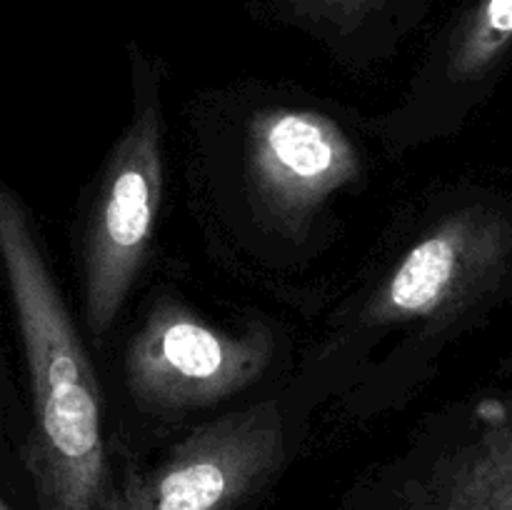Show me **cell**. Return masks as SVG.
<instances>
[{
    "label": "cell",
    "instance_id": "1",
    "mask_svg": "<svg viewBox=\"0 0 512 510\" xmlns=\"http://www.w3.org/2000/svg\"><path fill=\"white\" fill-rule=\"evenodd\" d=\"M0 263L33 390L30 468L50 510H98L108 498L95 375L18 200L0 190Z\"/></svg>",
    "mask_w": 512,
    "mask_h": 510
},
{
    "label": "cell",
    "instance_id": "2",
    "mask_svg": "<svg viewBox=\"0 0 512 510\" xmlns=\"http://www.w3.org/2000/svg\"><path fill=\"white\" fill-rule=\"evenodd\" d=\"M285 455L273 403L203 425L148 473L110 490L98 510H235L275 473Z\"/></svg>",
    "mask_w": 512,
    "mask_h": 510
},
{
    "label": "cell",
    "instance_id": "3",
    "mask_svg": "<svg viewBox=\"0 0 512 510\" xmlns=\"http://www.w3.org/2000/svg\"><path fill=\"white\" fill-rule=\"evenodd\" d=\"M163 193L160 113L145 103L105 170L85 230V318L105 335L128 298L153 240Z\"/></svg>",
    "mask_w": 512,
    "mask_h": 510
},
{
    "label": "cell",
    "instance_id": "4",
    "mask_svg": "<svg viewBox=\"0 0 512 510\" xmlns=\"http://www.w3.org/2000/svg\"><path fill=\"white\" fill-rule=\"evenodd\" d=\"M273 343L260 330L210 328L180 305L150 310L125 350V378L140 405L183 413L228 400L260 378Z\"/></svg>",
    "mask_w": 512,
    "mask_h": 510
},
{
    "label": "cell",
    "instance_id": "5",
    "mask_svg": "<svg viewBox=\"0 0 512 510\" xmlns=\"http://www.w3.org/2000/svg\"><path fill=\"white\" fill-rule=\"evenodd\" d=\"M512 228L493 213H460L405 253L368 310L373 323L440 320L458 313L500 273Z\"/></svg>",
    "mask_w": 512,
    "mask_h": 510
},
{
    "label": "cell",
    "instance_id": "6",
    "mask_svg": "<svg viewBox=\"0 0 512 510\" xmlns=\"http://www.w3.org/2000/svg\"><path fill=\"white\" fill-rule=\"evenodd\" d=\"M250 180L270 213L298 220L358 178L353 140L315 110L275 108L258 115L248 135Z\"/></svg>",
    "mask_w": 512,
    "mask_h": 510
},
{
    "label": "cell",
    "instance_id": "7",
    "mask_svg": "<svg viewBox=\"0 0 512 510\" xmlns=\"http://www.w3.org/2000/svg\"><path fill=\"white\" fill-rule=\"evenodd\" d=\"M420 510H512V413L443 465Z\"/></svg>",
    "mask_w": 512,
    "mask_h": 510
},
{
    "label": "cell",
    "instance_id": "8",
    "mask_svg": "<svg viewBox=\"0 0 512 510\" xmlns=\"http://www.w3.org/2000/svg\"><path fill=\"white\" fill-rule=\"evenodd\" d=\"M512 45V0H475L450 43L448 73L475 80L488 73Z\"/></svg>",
    "mask_w": 512,
    "mask_h": 510
},
{
    "label": "cell",
    "instance_id": "9",
    "mask_svg": "<svg viewBox=\"0 0 512 510\" xmlns=\"http://www.w3.org/2000/svg\"><path fill=\"white\" fill-rule=\"evenodd\" d=\"M395 0H275L283 13L298 23L353 30Z\"/></svg>",
    "mask_w": 512,
    "mask_h": 510
}]
</instances>
